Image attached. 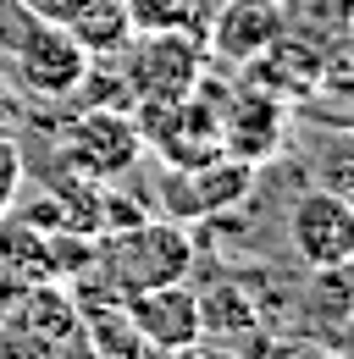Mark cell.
Masks as SVG:
<instances>
[{"label":"cell","instance_id":"6da1fadb","mask_svg":"<svg viewBox=\"0 0 354 359\" xmlns=\"http://www.w3.org/2000/svg\"><path fill=\"white\" fill-rule=\"evenodd\" d=\"M194 266V238L188 226L161 216V222H133V226H117L105 232V243L94 249V271L128 299L138 287H155V282H177L188 276Z\"/></svg>","mask_w":354,"mask_h":359},{"label":"cell","instance_id":"7a4b0ae2","mask_svg":"<svg viewBox=\"0 0 354 359\" xmlns=\"http://www.w3.org/2000/svg\"><path fill=\"white\" fill-rule=\"evenodd\" d=\"M117 67H122L133 105L138 100H188L199 89V78L211 72V50L199 28H155V34H133Z\"/></svg>","mask_w":354,"mask_h":359},{"label":"cell","instance_id":"3957f363","mask_svg":"<svg viewBox=\"0 0 354 359\" xmlns=\"http://www.w3.org/2000/svg\"><path fill=\"white\" fill-rule=\"evenodd\" d=\"M55 149H61V161H67L72 177L111 182V177H122L128 166H138L144 133L133 122V105H78L61 122Z\"/></svg>","mask_w":354,"mask_h":359},{"label":"cell","instance_id":"277c9868","mask_svg":"<svg viewBox=\"0 0 354 359\" xmlns=\"http://www.w3.org/2000/svg\"><path fill=\"white\" fill-rule=\"evenodd\" d=\"M282 232L305 271H354V199L343 188H305Z\"/></svg>","mask_w":354,"mask_h":359},{"label":"cell","instance_id":"5b68a950","mask_svg":"<svg viewBox=\"0 0 354 359\" xmlns=\"http://www.w3.org/2000/svg\"><path fill=\"white\" fill-rule=\"evenodd\" d=\"M249 194H255V166L221 149V155L199 161V166H172L166 172L161 210L183 226H199L211 216H221V210H232V205H244Z\"/></svg>","mask_w":354,"mask_h":359},{"label":"cell","instance_id":"8992f818","mask_svg":"<svg viewBox=\"0 0 354 359\" xmlns=\"http://www.w3.org/2000/svg\"><path fill=\"white\" fill-rule=\"evenodd\" d=\"M88 61L94 55L67 34V22H39L22 45L11 50L17 83L34 94V100H72L78 83H84V72H88Z\"/></svg>","mask_w":354,"mask_h":359},{"label":"cell","instance_id":"52a82bcc","mask_svg":"<svg viewBox=\"0 0 354 359\" xmlns=\"http://www.w3.org/2000/svg\"><path fill=\"white\" fill-rule=\"evenodd\" d=\"M122 315H128V326L155 348V354H172L183 343L205 337V326H199V293H194L183 276L128 293V299H122Z\"/></svg>","mask_w":354,"mask_h":359},{"label":"cell","instance_id":"ba28073f","mask_svg":"<svg viewBox=\"0 0 354 359\" xmlns=\"http://www.w3.org/2000/svg\"><path fill=\"white\" fill-rule=\"evenodd\" d=\"M288 138V105L266 89H227L221 94V149L261 166Z\"/></svg>","mask_w":354,"mask_h":359},{"label":"cell","instance_id":"9c48e42d","mask_svg":"<svg viewBox=\"0 0 354 359\" xmlns=\"http://www.w3.org/2000/svg\"><path fill=\"white\" fill-rule=\"evenodd\" d=\"M194 293H199V326H205V337H221V348H232L238 359H249V354L261 359V348L271 343L266 337V310L238 276H216V282H205Z\"/></svg>","mask_w":354,"mask_h":359},{"label":"cell","instance_id":"30bf717a","mask_svg":"<svg viewBox=\"0 0 354 359\" xmlns=\"http://www.w3.org/2000/svg\"><path fill=\"white\" fill-rule=\"evenodd\" d=\"M277 39H288V17L277 0H227L205 28V50L232 67H255Z\"/></svg>","mask_w":354,"mask_h":359},{"label":"cell","instance_id":"8fae6325","mask_svg":"<svg viewBox=\"0 0 354 359\" xmlns=\"http://www.w3.org/2000/svg\"><path fill=\"white\" fill-rule=\"evenodd\" d=\"M0 320L17 326V332H34L44 343H78V337H84V310H78V299H72V287H67L61 276L34 282L28 293H17Z\"/></svg>","mask_w":354,"mask_h":359},{"label":"cell","instance_id":"7c38bea8","mask_svg":"<svg viewBox=\"0 0 354 359\" xmlns=\"http://www.w3.org/2000/svg\"><path fill=\"white\" fill-rule=\"evenodd\" d=\"M55 260H50V238L39 226H28L22 216H0V310L28 293L34 282H50Z\"/></svg>","mask_w":354,"mask_h":359},{"label":"cell","instance_id":"4fadbf2b","mask_svg":"<svg viewBox=\"0 0 354 359\" xmlns=\"http://www.w3.org/2000/svg\"><path fill=\"white\" fill-rule=\"evenodd\" d=\"M67 34L88 55H122V45L133 39V17L122 0H78L67 17Z\"/></svg>","mask_w":354,"mask_h":359},{"label":"cell","instance_id":"5bb4252c","mask_svg":"<svg viewBox=\"0 0 354 359\" xmlns=\"http://www.w3.org/2000/svg\"><path fill=\"white\" fill-rule=\"evenodd\" d=\"M133 17V34H155V28H199L194 6L199 0H122Z\"/></svg>","mask_w":354,"mask_h":359},{"label":"cell","instance_id":"9a60e30c","mask_svg":"<svg viewBox=\"0 0 354 359\" xmlns=\"http://www.w3.org/2000/svg\"><path fill=\"white\" fill-rule=\"evenodd\" d=\"M39 22H44V17L28 6V0H0V55H11Z\"/></svg>","mask_w":354,"mask_h":359},{"label":"cell","instance_id":"2e32d148","mask_svg":"<svg viewBox=\"0 0 354 359\" xmlns=\"http://www.w3.org/2000/svg\"><path fill=\"white\" fill-rule=\"evenodd\" d=\"M22 172H28L22 144H17L11 128H0V216L11 210V199H17V188H22Z\"/></svg>","mask_w":354,"mask_h":359},{"label":"cell","instance_id":"e0dca14e","mask_svg":"<svg viewBox=\"0 0 354 359\" xmlns=\"http://www.w3.org/2000/svg\"><path fill=\"white\" fill-rule=\"evenodd\" d=\"M261 359H349L338 343H310V337H277L266 343Z\"/></svg>","mask_w":354,"mask_h":359},{"label":"cell","instance_id":"ac0fdd59","mask_svg":"<svg viewBox=\"0 0 354 359\" xmlns=\"http://www.w3.org/2000/svg\"><path fill=\"white\" fill-rule=\"evenodd\" d=\"M161 359H238V354L211 343V337H194V343H183V348H172V354H161Z\"/></svg>","mask_w":354,"mask_h":359},{"label":"cell","instance_id":"d6986e66","mask_svg":"<svg viewBox=\"0 0 354 359\" xmlns=\"http://www.w3.org/2000/svg\"><path fill=\"white\" fill-rule=\"evenodd\" d=\"M11 116H17V100H11V83L0 78V128H11Z\"/></svg>","mask_w":354,"mask_h":359},{"label":"cell","instance_id":"ffe728a7","mask_svg":"<svg viewBox=\"0 0 354 359\" xmlns=\"http://www.w3.org/2000/svg\"><path fill=\"white\" fill-rule=\"evenodd\" d=\"M338 348H343V354L354 359V315H349V320H343V343H338Z\"/></svg>","mask_w":354,"mask_h":359}]
</instances>
